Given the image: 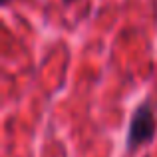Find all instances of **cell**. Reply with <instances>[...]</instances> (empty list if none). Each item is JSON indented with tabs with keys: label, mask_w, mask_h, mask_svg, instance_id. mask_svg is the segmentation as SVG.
Masks as SVG:
<instances>
[{
	"label": "cell",
	"mask_w": 157,
	"mask_h": 157,
	"mask_svg": "<svg viewBox=\"0 0 157 157\" xmlns=\"http://www.w3.org/2000/svg\"><path fill=\"white\" fill-rule=\"evenodd\" d=\"M155 131H157V119L153 115L151 105L145 101L135 109L133 117H131L129 133H127V145L131 149H135L137 145H145L155 137Z\"/></svg>",
	"instance_id": "6da1fadb"
},
{
	"label": "cell",
	"mask_w": 157,
	"mask_h": 157,
	"mask_svg": "<svg viewBox=\"0 0 157 157\" xmlns=\"http://www.w3.org/2000/svg\"><path fill=\"white\" fill-rule=\"evenodd\" d=\"M64 2H72V0H64Z\"/></svg>",
	"instance_id": "7a4b0ae2"
}]
</instances>
